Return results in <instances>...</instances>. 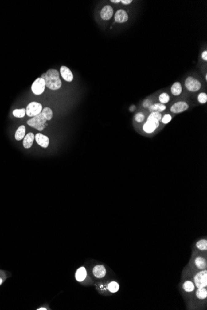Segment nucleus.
Wrapping results in <instances>:
<instances>
[{"instance_id": "2", "label": "nucleus", "mask_w": 207, "mask_h": 310, "mask_svg": "<svg viewBox=\"0 0 207 310\" xmlns=\"http://www.w3.org/2000/svg\"><path fill=\"white\" fill-rule=\"evenodd\" d=\"M162 118V115L159 112L154 111L148 116L147 121L143 126V131L146 133H153L159 126V121Z\"/></svg>"}, {"instance_id": "17", "label": "nucleus", "mask_w": 207, "mask_h": 310, "mask_svg": "<svg viewBox=\"0 0 207 310\" xmlns=\"http://www.w3.org/2000/svg\"><path fill=\"white\" fill-rule=\"evenodd\" d=\"M25 127L24 125L20 126L15 133V139L17 141H21L25 137Z\"/></svg>"}, {"instance_id": "12", "label": "nucleus", "mask_w": 207, "mask_h": 310, "mask_svg": "<svg viewBox=\"0 0 207 310\" xmlns=\"http://www.w3.org/2000/svg\"><path fill=\"white\" fill-rule=\"evenodd\" d=\"M35 139L37 143L44 148H47L49 144V139L47 136L41 133H37L35 136Z\"/></svg>"}, {"instance_id": "20", "label": "nucleus", "mask_w": 207, "mask_h": 310, "mask_svg": "<svg viewBox=\"0 0 207 310\" xmlns=\"http://www.w3.org/2000/svg\"><path fill=\"white\" fill-rule=\"evenodd\" d=\"M41 113L47 121H50L52 120L53 117V112L51 108H50L49 107H45L42 110Z\"/></svg>"}, {"instance_id": "19", "label": "nucleus", "mask_w": 207, "mask_h": 310, "mask_svg": "<svg viewBox=\"0 0 207 310\" xmlns=\"http://www.w3.org/2000/svg\"><path fill=\"white\" fill-rule=\"evenodd\" d=\"M195 263L196 266L199 269H205L206 267V262L204 258L201 257H198L195 259Z\"/></svg>"}, {"instance_id": "9", "label": "nucleus", "mask_w": 207, "mask_h": 310, "mask_svg": "<svg viewBox=\"0 0 207 310\" xmlns=\"http://www.w3.org/2000/svg\"><path fill=\"white\" fill-rule=\"evenodd\" d=\"M113 14L114 10L110 5H106L104 7H103L100 11V17L104 21L111 19L113 16Z\"/></svg>"}, {"instance_id": "16", "label": "nucleus", "mask_w": 207, "mask_h": 310, "mask_svg": "<svg viewBox=\"0 0 207 310\" xmlns=\"http://www.w3.org/2000/svg\"><path fill=\"white\" fill-rule=\"evenodd\" d=\"M170 91H171L172 94L175 95V96H178V95H181V94L182 93V86H181V83L179 82H176L174 84H173V85H172L171 87Z\"/></svg>"}, {"instance_id": "35", "label": "nucleus", "mask_w": 207, "mask_h": 310, "mask_svg": "<svg viewBox=\"0 0 207 310\" xmlns=\"http://www.w3.org/2000/svg\"><path fill=\"white\" fill-rule=\"evenodd\" d=\"M2 282H3V281H2V279H0V285H1V284H2Z\"/></svg>"}, {"instance_id": "3", "label": "nucleus", "mask_w": 207, "mask_h": 310, "mask_svg": "<svg viewBox=\"0 0 207 310\" xmlns=\"http://www.w3.org/2000/svg\"><path fill=\"white\" fill-rule=\"evenodd\" d=\"M47 121V120L44 117L42 113H41L35 116V117H33L30 120H28L27 123L30 127L35 128L38 131H42L45 127V125Z\"/></svg>"}, {"instance_id": "34", "label": "nucleus", "mask_w": 207, "mask_h": 310, "mask_svg": "<svg viewBox=\"0 0 207 310\" xmlns=\"http://www.w3.org/2000/svg\"><path fill=\"white\" fill-rule=\"evenodd\" d=\"M135 108H136V107H135V105H131V106L130 107V111H131V112H132V111H133L135 110Z\"/></svg>"}, {"instance_id": "21", "label": "nucleus", "mask_w": 207, "mask_h": 310, "mask_svg": "<svg viewBox=\"0 0 207 310\" xmlns=\"http://www.w3.org/2000/svg\"><path fill=\"white\" fill-rule=\"evenodd\" d=\"M196 295L198 299L203 300L205 299L207 296V290L205 287L198 288V290L196 292Z\"/></svg>"}, {"instance_id": "13", "label": "nucleus", "mask_w": 207, "mask_h": 310, "mask_svg": "<svg viewBox=\"0 0 207 310\" xmlns=\"http://www.w3.org/2000/svg\"><path fill=\"white\" fill-rule=\"evenodd\" d=\"M93 274L97 278H102L106 274V270L102 265H97L93 269Z\"/></svg>"}, {"instance_id": "23", "label": "nucleus", "mask_w": 207, "mask_h": 310, "mask_svg": "<svg viewBox=\"0 0 207 310\" xmlns=\"http://www.w3.org/2000/svg\"><path fill=\"white\" fill-rule=\"evenodd\" d=\"M26 113V110L25 108L22 109H16L13 111V114L16 118H23Z\"/></svg>"}, {"instance_id": "22", "label": "nucleus", "mask_w": 207, "mask_h": 310, "mask_svg": "<svg viewBox=\"0 0 207 310\" xmlns=\"http://www.w3.org/2000/svg\"><path fill=\"white\" fill-rule=\"evenodd\" d=\"M183 289H184V290L186 292H191L192 291L194 290L195 289V285L193 284V283L191 281H187L186 282H185L183 284Z\"/></svg>"}, {"instance_id": "7", "label": "nucleus", "mask_w": 207, "mask_h": 310, "mask_svg": "<svg viewBox=\"0 0 207 310\" xmlns=\"http://www.w3.org/2000/svg\"><path fill=\"white\" fill-rule=\"evenodd\" d=\"M194 282L197 288L205 287L207 285V271L201 270L196 274L194 277Z\"/></svg>"}, {"instance_id": "36", "label": "nucleus", "mask_w": 207, "mask_h": 310, "mask_svg": "<svg viewBox=\"0 0 207 310\" xmlns=\"http://www.w3.org/2000/svg\"><path fill=\"white\" fill-rule=\"evenodd\" d=\"M45 309V310H46L47 309H46V308H40V309Z\"/></svg>"}, {"instance_id": "15", "label": "nucleus", "mask_w": 207, "mask_h": 310, "mask_svg": "<svg viewBox=\"0 0 207 310\" xmlns=\"http://www.w3.org/2000/svg\"><path fill=\"white\" fill-rule=\"evenodd\" d=\"M86 276H87L86 270L84 267H82L77 270L75 277L76 281H78V282H82L86 279Z\"/></svg>"}, {"instance_id": "24", "label": "nucleus", "mask_w": 207, "mask_h": 310, "mask_svg": "<svg viewBox=\"0 0 207 310\" xmlns=\"http://www.w3.org/2000/svg\"><path fill=\"white\" fill-rule=\"evenodd\" d=\"M169 100H170V97L167 93H165V92L162 93L159 96V100L161 102V103H162V104H165V103H168Z\"/></svg>"}, {"instance_id": "10", "label": "nucleus", "mask_w": 207, "mask_h": 310, "mask_svg": "<svg viewBox=\"0 0 207 310\" xmlns=\"http://www.w3.org/2000/svg\"><path fill=\"white\" fill-rule=\"evenodd\" d=\"M60 74L63 79L67 82H72L73 80V74L71 70L65 66H62L60 68Z\"/></svg>"}, {"instance_id": "5", "label": "nucleus", "mask_w": 207, "mask_h": 310, "mask_svg": "<svg viewBox=\"0 0 207 310\" xmlns=\"http://www.w3.org/2000/svg\"><path fill=\"white\" fill-rule=\"evenodd\" d=\"M185 86L186 89L190 92L198 91L201 87V84L200 82L193 77H188L185 81Z\"/></svg>"}, {"instance_id": "29", "label": "nucleus", "mask_w": 207, "mask_h": 310, "mask_svg": "<svg viewBox=\"0 0 207 310\" xmlns=\"http://www.w3.org/2000/svg\"><path fill=\"white\" fill-rule=\"evenodd\" d=\"M172 120V117L169 114H165L164 117L161 118V122L163 124H167L169 123Z\"/></svg>"}, {"instance_id": "26", "label": "nucleus", "mask_w": 207, "mask_h": 310, "mask_svg": "<svg viewBox=\"0 0 207 310\" xmlns=\"http://www.w3.org/2000/svg\"><path fill=\"white\" fill-rule=\"evenodd\" d=\"M197 247L202 251H205L207 249V241L206 240H201L197 243Z\"/></svg>"}, {"instance_id": "32", "label": "nucleus", "mask_w": 207, "mask_h": 310, "mask_svg": "<svg viewBox=\"0 0 207 310\" xmlns=\"http://www.w3.org/2000/svg\"><path fill=\"white\" fill-rule=\"evenodd\" d=\"M201 58L203 60L207 61V51H204L201 54Z\"/></svg>"}, {"instance_id": "25", "label": "nucleus", "mask_w": 207, "mask_h": 310, "mask_svg": "<svg viewBox=\"0 0 207 310\" xmlns=\"http://www.w3.org/2000/svg\"><path fill=\"white\" fill-rule=\"evenodd\" d=\"M108 289L112 293H115L119 290V284L116 282H112L109 284Z\"/></svg>"}, {"instance_id": "8", "label": "nucleus", "mask_w": 207, "mask_h": 310, "mask_svg": "<svg viewBox=\"0 0 207 310\" xmlns=\"http://www.w3.org/2000/svg\"><path fill=\"white\" fill-rule=\"evenodd\" d=\"M189 106L186 102L180 101L175 103L170 107V111L174 113H179L185 111L189 108Z\"/></svg>"}, {"instance_id": "28", "label": "nucleus", "mask_w": 207, "mask_h": 310, "mask_svg": "<svg viewBox=\"0 0 207 310\" xmlns=\"http://www.w3.org/2000/svg\"><path fill=\"white\" fill-rule=\"evenodd\" d=\"M145 118V115L142 113V112H139V113H137L135 115V119L136 120V122L138 123H142L144 121Z\"/></svg>"}, {"instance_id": "11", "label": "nucleus", "mask_w": 207, "mask_h": 310, "mask_svg": "<svg viewBox=\"0 0 207 310\" xmlns=\"http://www.w3.org/2000/svg\"><path fill=\"white\" fill-rule=\"evenodd\" d=\"M115 21L117 23H124L128 20V15L123 10H119L114 16Z\"/></svg>"}, {"instance_id": "30", "label": "nucleus", "mask_w": 207, "mask_h": 310, "mask_svg": "<svg viewBox=\"0 0 207 310\" xmlns=\"http://www.w3.org/2000/svg\"><path fill=\"white\" fill-rule=\"evenodd\" d=\"M151 105H152L151 101H150V100H145L143 103V106L145 108H149Z\"/></svg>"}, {"instance_id": "18", "label": "nucleus", "mask_w": 207, "mask_h": 310, "mask_svg": "<svg viewBox=\"0 0 207 310\" xmlns=\"http://www.w3.org/2000/svg\"><path fill=\"white\" fill-rule=\"evenodd\" d=\"M149 110L151 112H154V111H157V112H162L164 110L166 109V107L164 105V104L162 103H155V104H152L149 108Z\"/></svg>"}, {"instance_id": "4", "label": "nucleus", "mask_w": 207, "mask_h": 310, "mask_svg": "<svg viewBox=\"0 0 207 310\" xmlns=\"http://www.w3.org/2000/svg\"><path fill=\"white\" fill-rule=\"evenodd\" d=\"M26 114L28 117H33L41 113L42 111V105L38 102H30L26 108Z\"/></svg>"}, {"instance_id": "14", "label": "nucleus", "mask_w": 207, "mask_h": 310, "mask_svg": "<svg viewBox=\"0 0 207 310\" xmlns=\"http://www.w3.org/2000/svg\"><path fill=\"white\" fill-rule=\"evenodd\" d=\"M34 139H35V136H34V134L32 133H29L26 136H25L23 141V145L24 148L25 149L30 148L33 144Z\"/></svg>"}, {"instance_id": "33", "label": "nucleus", "mask_w": 207, "mask_h": 310, "mask_svg": "<svg viewBox=\"0 0 207 310\" xmlns=\"http://www.w3.org/2000/svg\"><path fill=\"white\" fill-rule=\"evenodd\" d=\"M111 2L114 3H119L121 2L120 0H111Z\"/></svg>"}, {"instance_id": "1", "label": "nucleus", "mask_w": 207, "mask_h": 310, "mask_svg": "<svg viewBox=\"0 0 207 310\" xmlns=\"http://www.w3.org/2000/svg\"><path fill=\"white\" fill-rule=\"evenodd\" d=\"M42 78L44 80L45 86L51 90H58L61 86L59 72L53 69H49L45 73L42 74Z\"/></svg>"}, {"instance_id": "6", "label": "nucleus", "mask_w": 207, "mask_h": 310, "mask_svg": "<svg viewBox=\"0 0 207 310\" xmlns=\"http://www.w3.org/2000/svg\"><path fill=\"white\" fill-rule=\"evenodd\" d=\"M45 87L46 86L44 80L42 77H39L32 84L31 89L34 94L39 95L44 92Z\"/></svg>"}, {"instance_id": "31", "label": "nucleus", "mask_w": 207, "mask_h": 310, "mask_svg": "<svg viewBox=\"0 0 207 310\" xmlns=\"http://www.w3.org/2000/svg\"><path fill=\"white\" fill-rule=\"evenodd\" d=\"M132 0H122L121 2L122 3V4L123 5H130L132 3Z\"/></svg>"}, {"instance_id": "27", "label": "nucleus", "mask_w": 207, "mask_h": 310, "mask_svg": "<svg viewBox=\"0 0 207 310\" xmlns=\"http://www.w3.org/2000/svg\"><path fill=\"white\" fill-rule=\"evenodd\" d=\"M197 99H198V101L200 103H201V104L205 103H206V102H207V94H206V93L201 92V93H200V94L198 95Z\"/></svg>"}]
</instances>
